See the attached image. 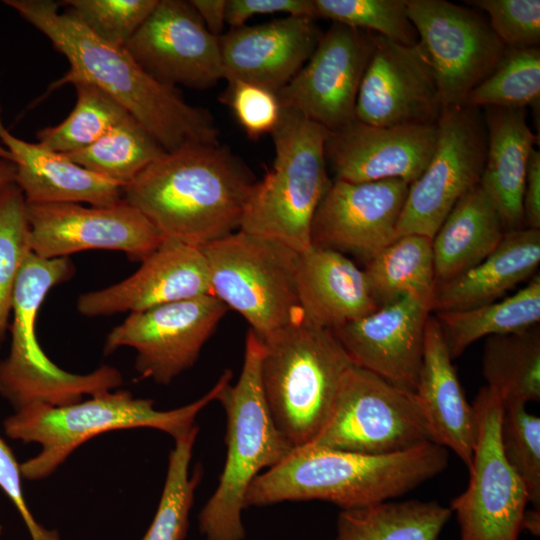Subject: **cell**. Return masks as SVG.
<instances>
[{
  "instance_id": "cell-39",
  "label": "cell",
  "mask_w": 540,
  "mask_h": 540,
  "mask_svg": "<svg viewBox=\"0 0 540 540\" xmlns=\"http://www.w3.org/2000/svg\"><path fill=\"white\" fill-rule=\"evenodd\" d=\"M315 18L360 29L404 45L418 37L405 0H313Z\"/></svg>"
},
{
  "instance_id": "cell-42",
  "label": "cell",
  "mask_w": 540,
  "mask_h": 540,
  "mask_svg": "<svg viewBox=\"0 0 540 540\" xmlns=\"http://www.w3.org/2000/svg\"><path fill=\"white\" fill-rule=\"evenodd\" d=\"M489 16V25L507 49L538 47L540 43L539 0H473Z\"/></svg>"
},
{
  "instance_id": "cell-23",
  "label": "cell",
  "mask_w": 540,
  "mask_h": 540,
  "mask_svg": "<svg viewBox=\"0 0 540 540\" xmlns=\"http://www.w3.org/2000/svg\"><path fill=\"white\" fill-rule=\"evenodd\" d=\"M316 19L286 16L220 35L224 79L260 85L278 93L309 60L322 32Z\"/></svg>"
},
{
  "instance_id": "cell-19",
  "label": "cell",
  "mask_w": 540,
  "mask_h": 540,
  "mask_svg": "<svg viewBox=\"0 0 540 540\" xmlns=\"http://www.w3.org/2000/svg\"><path fill=\"white\" fill-rule=\"evenodd\" d=\"M408 190L399 179L331 181L312 221L311 243L368 261L398 238Z\"/></svg>"
},
{
  "instance_id": "cell-9",
  "label": "cell",
  "mask_w": 540,
  "mask_h": 540,
  "mask_svg": "<svg viewBox=\"0 0 540 540\" xmlns=\"http://www.w3.org/2000/svg\"><path fill=\"white\" fill-rule=\"evenodd\" d=\"M202 251L212 294L238 312L262 340L303 320L296 290V251L240 229Z\"/></svg>"
},
{
  "instance_id": "cell-22",
  "label": "cell",
  "mask_w": 540,
  "mask_h": 540,
  "mask_svg": "<svg viewBox=\"0 0 540 540\" xmlns=\"http://www.w3.org/2000/svg\"><path fill=\"white\" fill-rule=\"evenodd\" d=\"M205 294H212V289L202 249L164 239L131 276L81 294L76 307L86 317L109 316L140 312Z\"/></svg>"
},
{
  "instance_id": "cell-25",
  "label": "cell",
  "mask_w": 540,
  "mask_h": 540,
  "mask_svg": "<svg viewBox=\"0 0 540 540\" xmlns=\"http://www.w3.org/2000/svg\"><path fill=\"white\" fill-rule=\"evenodd\" d=\"M295 278L303 320L315 326L334 330L379 308L364 270L336 250L298 253Z\"/></svg>"
},
{
  "instance_id": "cell-11",
  "label": "cell",
  "mask_w": 540,
  "mask_h": 540,
  "mask_svg": "<svg viewBox=\"0 0 540 540\" xmlns=\"http://www.w3.org/2000/svg\"><path fill=\"white\" fill-rule=\"evenodd\" d=\"M437 142L422 174L409 185L397 236L433 239L456 203L481 181L487 131L480 108L444 107L436 122Z\"/></svg>"
},
{
  "instance_id": "cell-24",
  "label": "cell",
  "mask_w": 540,
  "mask_h": 540,
  "mask_svg": "<svg viewBox=\"0 0 540 540\" xmlns=\"http://www.w3.org/2000/svg\"><path fill=\"white\" fill-rule=\"evenodd\" d=\"M414 394L433 442L452 450L469 468L477 441V416L466 399L441 327L431 315Z\"/></svg>"
},
{
  "instance_id": "cell-37",
  "label": "cell",
  "mask_w": 540,
  "mask_h": 540,
  "mask_svg": "<svg viewBox=\"0 0 540 540\" xmlns=\"http://www.w3.org/2000/svg\"><path fill=\"white\" fill-rule=\"evenodd\" d=\"M540 99V50L538 47L506 49L502 59L465 99L476 107L525 108Z\"/></svg>"
},
{
  "instance_id": "cell-31",
  "label": "cell",
  "mask_w": 540,
  "mask_h": 540,
  "mask_svg": "<svg viewBox=\"0 0 540 540\" xmlns=\"http://www.w3.org/2000/svg\"><path fill=\"white\" fill-rule=\"evenodd\" d=\"M435 318L453 360L480 338L517 333L535 326L540 320V276H534L525 287L502 301L438 312Z\"/></svg>"
},
{
  "instance_id": "cell-18",
  "label": "cell",
  "mask_w": 540,
  "mask_h": 540,
  "mask_svg": "<svg viewBox=\"0 0 540 540\" xmlns=\"http://www.w3.org/2000/svg\"><path fill=\"white\" fill-rule=\"evenodd\" d=\"M442 109L434 75L418 44L374 34L355 119L379 127L435 124Z\"/></svg>"
},
{
  "instance_id": "cell-26",
  "label": "cell",
  "mask_w": 540,
  "mask_h": 540,
  "mask_svg": "<svg viewBox=\"0 0 540 540\" xmlns=\"http://www.w3.org/2000/svg\"><path fill=\"white\" fill-rule=\"evenodd\" d=\"M0 142L12 156L15 184L26 203L110 205L123 199L124 185L89 171L38 142L15 137L1 118Z\"/></svg>"
},
{
  "instance_id": "cell-33",
  "label": "cell",
  "mask_w": 540,
  "mask_h": 540,
  "mask_svg": "<svg viewBox=\"0 0 540 540\" xmlns=\"http://www.w3.org/2000/svg\"><path fill=\"white\" fill-rule=\"evenodd\" d=\"M487 387L505 402L540 399V333L528 330L490 336L483 355Z\"/></svg>"
},
{
  "instance_id": "cell-28",
  "label": "cell",
  "mask_w": 540,
  "mask_h": 540,
  "mask_svg": "<svg viewBox=\"0 0 540 540\" xmlns=\"http://www.w3.org/2000/svg\"><path fill=\"white\" fill-rule=\"evenodd\" d=\"M539 263L540 230L520 228L508 231L484 260L436 285L432 311H460L494 302L533 275Z\"/></svg>"
},
{
  "instance_id": "cell-15",
  "label": "cell",
  "mask_w": 540,
  "mask_h": 540,
  "mask_svg": "<svg viewBox=\"0 0 540 540\" xmlns=\"http://www.w3.org/2000/svg\"><path fill=\"white\" fill-rule=\"evenodd\" d=\"M31 251L46 259L90 249L122 251L143 261L163 242L150 221L124 199L110 205L26 203Z\"/></svg>"
},
{
  "instance_id": "cell-17",
  "label": "cell",
  "mask_w": 540,
  "mask_h": 540,
  "mask_svg": "<svg viewBox=\"0 0 540 540\" xmlns=\"http://www.w3.org/2000/svg\"><path fill=\"white\" fill-rule=\"evenodd\" d=\"M160 83L207 89L224 79L220 40L189 1L158 0L125 46Z\"/></svg>"
},
{
  "instance_id": "cell-2",
  "label": "cell",
  "mask_w": 540,
  "mask_h": 540,
  "mask_svg": "<svg viewBox=\"0 0 540 540\" xmlns=\"http://www.w3.org/2000/svg\"><path fill=\"white\" fill-rule=\"evenodd\" d=\"M256 180L227 147L187 143L164 152L123 188L163 239L202 249L239 230Z\"/></svg>"
},
{
  "instance_id": "cell-47",
  "label": "cell",
  "mask_w": 540,
  "mask_h": 540,
  "mask_svg": "<svg viewBox=\"0 0 540 540\" xmlns=\"http://www.w3.org/2000/svg\"><path fill=\"white\" fill-rule=\"evenodd\" d=\"M210 33L220 37L224 28L226 0L189 1Z\"/></svg>"
},
{
  "instance_id": "cell-50",
  "label": "cell",
  "mask_w": 540,
  "mask_h": 540,
  "mask_svg": "<svg viewBox=\"0 0 540 540\" xmlns=\"http://www.w3.org/2000/svg\"><path fill=\"white\" fill-rule=\"evenodd\" d=\"M0 157L12 161L11 154L1 143H0Z\"/></svg>"
},
{
  "instance_id": "cell-44",
  "label": "cell",
  "mask_w": 540,
  "mask_h": 540,
  "mask_svg": "<svg viewBox=\"0 0 540 540\" xmlns=\"http://www.w3.org/2000/svg\"><path fill=\"white\" fill-rule=\"evenodd\" d=\"M22 478L20 464L0 436V489L20 514L32 540H62L56 531L46 529L33 517L24 497Z\"/></svg>"
},
{
  "instance_id": "cell-34",
  "label": "cell",
  "mask_w": 540,
  "mask_h": 540,
  "mask_svg": "<svg viewBox=\"0 0 540 540\" xmlns=\"http://www.w3.org/2000/svg\"><path fill=\"white\" fill-rule=\"evenodd\" d=\"M164 152L158 142L130 116L90 146L64 156L89 171L125 186Z\"/></svg>"
},
{
  "instance_id": "cell-32",
  "label": "cell",
  "mask_w": 540,
  "mask_h": 540,
  "mask_svg": "<svg viewBox=\"0 0 540 540\" xmlns=\"http://www.w3.org/2000/svg\"><path fill=\"white\" fill-rule=\"evenodd\" d=\"M363 270L378 307L406 296L433 300L436 278L429 237L400 236L366 261Z\"/></svg>"
},
{
  "instance_id": "cell-8",
  "label": "cell",
  "mask_w": 540,
  "mask_h": 540,
  "mask_svg": "<svg viewBox=\"0 0 540 540\" xmlns=\"http://www.w3.org/2000/svg\"><path fill=\"white\" fill-rule=\"evenodd\" d=\"M74 273L68 257L46 259L33 252L21 268L12 301L10 352L0 360V395L15 411L35 402L75 403L123 383L121 373L108 365L84 375L69 373L54 364L39 345L36 320L40 306L53 287Z\"/></svg>"
},
{
  "instance_id": "cell-21",
  "label": "cell",
  "mask_w": 540,
  "mask_h": 540,
  "mask_svg": "<svg viewBox=\"0 0 540 540\" xmlns=\"http://www.w3.org/2000/svg\"><path fill=\"white\" fill-rule=\"evenodd\" d=\"M436 142V123L379 127L354 119L328 133L325 157L338 180L399 179L410 185L427 167Z\"/></svg>"
},
{
  "instance_id": "cell-40",
  "label": "cell",
  "mask_w": 540,
  "mask_h": 540,
  "mask_svg": "<svg viewBox=\"0 0 540 540\" xmlns=\"http://www.w3.org/2000/svg\"><path fill=\"white\" fill-rule=\"evenodd\" d=\"M500 442L507 463L524 483L529 503L540 509V418L522 402H505Z\"/></svg>"
},
{
  "instance_id": "cell-16",
  "label": "cell",
  "mask_w": 540,
  "mask_h": 540,
  "mask_svg": "<svg viewBox=\"0 0 540 540\" xmlns=\"http://www.w3.org/2000/svg\"><path fill=\"white\" fill-rule=\"evenodd\" d=\"M374 48V33L333 23L304 66L278 93L294 109L329 132L355 119L360 83Z\"/></svg>"
},
{
  "instance_id": "cell-46",
  "label": "cell",
  "mask_w": 540,
  "mask_h": 540,
  "mask_svg": "<svg viewBox=\"0 0 540 540\" xmlns=\"http://www.w3.org/2000/svg\"><path fill=\"white\" fill-rule=\"evenodd\" d=\"M523 223L540 230V153L531 152L523 192Z\"/></svg>"
},
{
  "instance_id": "cell-27",
  "label": "cell",
  "mask_w": 540,
  "mask_h": 540,
  "mask_svg": "<svg viewBox=\"0 0 540 540\" xmlns=\"http://www.w3.org/2000/svg\"><path fill=\"white\" fill-rule=\"evenodd\" d=\"M487 151L480 184L494 201L506 231L522 228L523 192L538 136L526 108L486 107Z\"/></svg>"
},
{
  "instance_id": "cell-35",
  "label": "cell",
  "mask_w": 540,
  "mask_h": 540,
  "mask_svg": "<svg viewBox=\"0 0 540 540\" xmlns=\"http://www.w3.org/2000/svg\"><path fill=\"white\" fill-rule=\"evenodd\" d=\"M73 86L76 103L70 114L59 124L44 128L36 135L40 145L62 155L90 146L131 116L97 87L85 82Z\"/></svg>"
},
{
  "instance_id": "cell-20",
  "label": "cell",
  "mask_w": 540,
  "mask_h": 540,
  "mask_svg": "<svg viewBox=\"0 0 540 540\" xmlns=\"http://www.w3.org/2000/svg\"><path fill=\"white\" fill-rule=\"evenodd\" d=\"M432 301L406 296L333 331L351 362L414 392Z\"/></svg>"
},
{
  "instance_id": "cell-51",
  "label": "cell",
  "mask_w": 540,
  "mask_h": 540,
  "mask_svg": "<svg viewBox=\"0 0 540 540\" xmlns=\"http://www.w3.org/2000/svg\"><path fill=\"white\" fill-rule=\"evenodd\" d=\"M1 533H2V526H1V524H0V535H1Z\"/></svg>"
},
{
  "instance_id": "cell-43",
  "label": "cell",
  "mask_w": 540,
  "mask_h": 540,
  "mask_svg": "<svg viewBox=\"0 0 540 540\" xmlns=\"http://www.w3.org/2000/svg\"><path fill=\"white\" fill-rule=\"evenodd\" d=\"M223 100L251 139L272 133L281 117L282 106L277 93L257 84L240 80L228 82Z\"/></svg>"
},
{
  "instance_id": "cell-1",
  "label": "cell",
  "mask_w": 540,
  "mask_h": 540,
  "mask_svg": "<svg viewBox=\"0 0 540 540\" xmlns=\"http://www.w3.org/2000/svg\"><path fill=\"white\" fill-rule=\"evenodd\" d=\"M25 21L45 35L66 57L70 69L47 93L77 82L91 84L120 104L163 148L187 143L218 144L212 114L187 103L177 88L150 76L125 47L94 35L52 0H4Z\"/></svg>"
},
{
  "instance_id": "cell-6",
  "label": "cell",
  "mask_w": 540,
  "mask_h": 540,
  "mask_svg": "<svg viewBox=\"0 0 540 540\" xmlns=\"http://www.w3.org/2000/svg\"><path fill=\"white\" fill-rule=\"evenodd\" d=\"M263 342L261 377L271 417L293 448L310 444L326 425L353 363L332 330L304 320Z\"/></svg>"
},
{
  "instance_id": "cell-14",
  "label": "cell",
  "mask_w": 540,
  "mask_h": 540,
  "mask_svg": "<svg viewBox=\"0 0 540 540\" xmlns=\"http://www.w3.org/2000/svg\"><path fill=\"white\" fill-rule=\"evenodd\" d=\"M227 310L205 294L130 313L107 335L104 353L133 348L139 378L169 384L195 364Z\"/></svg>"
},
{
  "instance_id": "cell-45",
  "label": "cell",
  "mask_w": 540,
  "mask_h": 540,
  "mask_svg": "<svg viewBox=\"0 0 540 540\" xmlns=\"http://www.w3.org/2000/svg\"><path fill=\"white\" fill-rule=\"evenodd\" d=\"M274 13L315 18L313 0H226L225 22L238 28L252 16Z\"/></svg>"
},
{
  "instance_id": "cell-30",
  "label": "cell",
  "mask_w": 540,
  "mask_h": 540,
  "mask_svg": "<svg viewBox=\"0 0 540 540\" xmlns=\"http://www.w3.org/2000/svg\"><path fill=\"white\" fill-rule=\"evenodd\" d=\"M451 517L449 507L415 499L344 509L336 540H439Z\"/></svg>"
},
{
  "instance_id": "cell-48",
  "label": "cell",
  "mask_w": 540,
  "mask_h": 540,
  "mask_svg": "<svg viewBox=\"0 0 540 540\" xmlns=\"http://www.w3.org/2000/svg\"><path fill=\"white\" fill-rule=\"evenodd\" d=\"M16 166L7 159L0 157V194L10 185L15 184Z\"/></svg>"
},
{
  "instance_id": "cell-13",
  "label": "cell",
  "mask_w": 540,
  "mask_h": 540,
  "mask_svg": "<svg viewBox=\"0 0 540 540\" xmlns=\"http://www.w3.org/2000/svg\"><path fill=\"white\" fill-rule=\"evenodd\" d=\"M418 46L434 75L441 104L462 105L496 68L506 47L479 13L445 0H405Z\"/></svg>"
},
{
  "instance_id": "cell-3",
  "label": "cell",
  "mask_w": 540,
  "mask_h": 540,
  "mask_svg": "<svg viewBox=\"0 0 540 540\" xmlns=\"http://www.w3.org/2000/svg\"><path fill=\"white\" fill-rule=\"evenodd\" d=\"M448 460V450L433 442L386 455L307 444L260 473L247 490L245 506L321 500L342 510L364 507L412 491L446 469Z\"/></svg>"
},
{
  "instance_id": "cell-36",
  "label": "cell",
  "mask_w": 540,
  "mask_h": 540,
  "mask_svg": "<svg viewBox=\"0 0 540 540\" xmlns=\"http://www.w3.org/2000/svg\"><path fill=\"white\" fill-rule=\"evenodd\" d=\"M199 428L174 440L161 498L155 516L142 540H184L189 528V514L195 491L202 478L197 465L190 473L192 451Z\"/></svg>"
},
{
  "instance_id": "cell-12",
  "label": "cell",
  "mask_w": 540,
  "mask_h": 540,
  "mask_svg": "<svg viewBox=\"0 0 540 540\" xmlns=\"http://www.w3.org/2000/svg\"><path fill=\"white\" fill-rule=\"evenodd\" d=\"M472 405L478 434L469 482L449 507L460 527V540H519L529 498L501 448L503 402L485 386Z\"/></svg>"
},
{
  "instance_id": "cell-49",
  "label": "cell",
  "mask_w": 540,
  "mask_h": 540,
  "mask_svg": "<svg viewBox=\"0 0 540 540\" xmlns=\"http://www.w3.org/2000/svg\"><path fill=\"white\" fill-rule=\"evenodd\" d=\"M522 530L529 531L534 536H539L540 534V509L526 510L523 522Z\"/></svg>"
},
{
  "instance_id": "cell-7",
  "label": "cell",
  "mask_w": 540,
  "mask_h": 540,
  "mask_svg": "<svg viewBox=\"0 0 540 540\" xmlns=\"http://www.w3.org/2000/svg\"><path fill=\"white\" fill-rule=\"evenodd\" d=\"M282 106V105H281ZM329 131L282 106L273 130L275 157L252 187L240 230L278 241L297 253L311 245L316 210L331 181L325 142Z\"/></svg>"
},
{
  "instance_id": "cell-41",
  "label": "cell",
  "mask_w": 540,
  "mask_h": 540,
  "mask_svg": "<svg viewBox=\"0 0 540 540\" xmlns=\"http://www.w3.org/2000/svg\"><path fill=\"white\" fill-rule=\"evenodd\" d=\"M158 0H66L59 4L94 35L125 47Z\"/></svg>"
},
{
  "instance_id": "cell-5",
  "label": "cell",
  "mask_w": 540,
  "mask_h": 540,
  "mask_svg": "<svg viewBox=\"0 0 540 540\" xmlns=\"http://www.w3.org/2000/svg\"><path fill=\"white\" fill-rule=\"evenodd\" d=\"M265 346L251 329L245 341L238 381L226 383L219 401L226 413L227 446L219 484L199 514L205 540H243L245 496L261 470L280 463L293 449L276 427L268 409L261 377Z\"/></svg>"
},
{
  "instance_id": "cell-38",
  "label": "cell",
  "mask_w": 540,
  "mask_h": 540,
  "mask_svg": "<svg viewBox=\"0 0 540 540\" xmlns=\"http://www.w3.org/2000/svg\"><path fill=\"white\" fill-rule=\"evenodd\" d=\"M31 252L26 201L12 184L0 194V346L6 338L16 282Z\"/></svg>"
},
{
  "instance_id": "cell-10",
  "label": "cell",
  "mask_w": 540,
  "mask_h": 540,
  "mask_svg": "<svg viewBox=\"0 0 540 540\" xmlns=\"http://www.w3.org/2000/svg\"><path fill=\"white\" fill-rule=\"evenodd\" d=\"M429 442L433 439L414 392L352 364L341 380L326 425L310 444L386 455Z\"/></svg>"
},
{
  "instance_id": "cell-29",
  "label": "cell",
  "mask_w": 540,
  "mask_h": 540,
  "mask_svg": "<svg viewBox=\"0 0 540 540\" xmlns=\"http://www.w3.org/2000/svg\"><path fill=\"white\" fill-rule=\"evenodd\" d=\"M506 232L497 206L479 183L456 203L432 239L436 285L484 260Z\"/></svg>"
},
{
  "instance_id": "cell-4",
  "label": "cell",
  "mask_w": 540,
  "mask_h": 540,
  "mask_svg": "<svg viewBox=\"0 0 540 540\" xmlns=\"http://www.w3.org/2000/svg\"><path fill=\"white\" fill-rule=\"evenodd\" d=\"M232 376L225 370L205 395L171 410H157L152 399L135 398L126 390H109L62 406L26 405L7 417L3 428L13 440L40 445L37 455L20 464L24 479L38 481L54 473L80 445L103 433L153 428L174 440L187 435L196 426L197 415L217 399Z\"/></svg>"
}]
</instances>
